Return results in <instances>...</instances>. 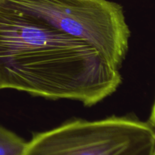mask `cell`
Listing matches in <instances>:
<instances>
[{"label":"cell","instance_id":"6da1fadb","mask_svg":"<svg viewBox=\"0 0 155 155\" xmlns=\"http://www.w3.org/2000/svg\"><path fill=\"white\" fill-rule=\"evenodd\" d=\"M120 70L87 42L0 0V86L91 107L117 90Z\"/></svg>","mask_w":155,"mask_h":155},{"label":"cell","instance_id":"7a4b0ae2","mask_svg":"<svg viewBox=\"0 0 155 155\" xmlns=\"http://www.w3.org/2000/svg\"><path fill=\"white\" fill-rule=\"evenodd\" d=\"M49 27L96 48L120 70L130 30L120 5L107 0H3Z\"/></svg>","mask_w":155,"mask_h":155},{"label":"cell","instance_id":"3957f363","mask_svg":"<svg viewBox=\"0 0 155 155\" xmlns=\"http://www.w3.org/2000/svg\"><path fill=\"white\" fill-rule=\"evenodd\" d=\"M155 130L132 117L70 121L27 142L24 155H153Z\"/></svg>","mask_w":155,"mask_h":155},{"label":"cell","instance_id":"277c9868","mask_svg":"<svg viewBox=\"0 0 155 155\" xmlns=\"http://www.w3.org/2000/svg\"><path fill=\"white\" fill-rule=\"evenodd\" d=\"M27 145L18 135L0 127V155H24Z\"/></svg>","mask_w":155,"mask_h":155},{"label":"cell","instance_id":"5b68a950","mask_svg":"<svg viewBox=\"0 0 155 155\" xmlns=\"http://www.w3.org/2000/svg\"><path fill=\"white\" fill-rule=\"evenodd\" d=\"M148 122L151 124V125L152 126L155 130V101L154 103V105L152 107V110H151V117H150V119Z\"/></svg>","mask_w":155,"mask_h":155},{"label":"cell","instance_id":"8992f818","mask_svg":"<svg viewBox=\"0 0 155 155\" xmlns=\"http://www.w3.org/2000/svg\"><path fill=\"white\" fill-rule=\"evenodd\" d=\"M153 155H155V150H154V154H153Z\"/></svg>","mask_w":155,"mask_h":155},{"label":"cell","instance_id":"52a82bcc","mask_svg":"<svg viewBox=\"0 0 155 155\" xmlns=\"http://www.w3.org/2000/svg\"><path fill=\"white\" fill-rule=\"evenodd\" d=\"M0 89H1V86H0Z\"/></svg>","mask_w":155,"mask_h":155}]
</instances>
